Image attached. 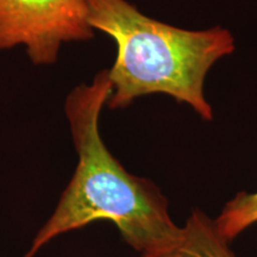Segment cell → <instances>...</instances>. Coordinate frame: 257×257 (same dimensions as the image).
<instances>
[{
	"label": "cell",
	"instance_id": "6da1fadb",
	"mask_svg": "<svg viewBox=\"0 0 257 257\" xmlns=\"http://www.w3.org/2000/svg\"><path fill=\"white\" fill-rule=\"evenodd\" d=\"M111 93L108 70H101L91 83H81L67 95L64 112L78 165L23 257H36L62 234L99 220L113 223L141 257H175L178 252L182 227L169 216L165 195L153 181L130 174L101 140L99 117Z\"/></svg>",
	"mask_w": 257,
	"mask_h": 257
},
{
	"label": "cell",
	"instance_id": "7a4b0ae2",
	"mask_svg": "<svg viewBox=\"0 0 257 257\" xmlns=\"http://www.w3.org/2000/svg\"><path fill=\"white\" fill-rule=\"evenodd\" d=\"M88 8L93 30L108 35L117 44V57L108 69V107L124 108L140 96L160 93L212 120L204 82L213 64L234 50L229 30L173 27L148 17L127 0H88Z\"/></svg>",
	"mask_w": 257,
	"mask_h": 257
},
{
	"label": "cell",
	"instance_id": "3957f363",
	"mask_svg": "<svg viewBox=\"0 0 257 257\" xmlns=\"http://www.w3.org/2000/svg\"><path fill=\"white\" fill-rule=\"evenodd\" d=\"M88 0H0V50L23 46L31 62H56L61 46L91 40Z\"/></svg>",
	"mask_w": 257,
	"mask_h": 257
},
{
	"label": "cell",
	"instance_id": "277c9868",
	"mask_svg": "<svg viewBox=\"0 0 257 257\" xmlns=\"http://www.w3.org/2000/svg\"><path fill=\"white\" fill-rule=\"evenodd\" d=\"M218 233L214 219L194 210L182 226V240L175 257H237Z\"/></svg>",
	"mask_w": 257,
	"mask_h": 257
},
{
	"label": "cell",
	"instance_id": "5b68a950",
	"mask_svg": "<svg viewBox=\"0 0 257 257\" xmlns=\"http://www.w3.org/2000/svg\"><path fill=\"white\" fill-rule=\"evenodd\" d=\"M257 223V192L238 193L225 205L221 213L214 219L218 233L232 240L244 230Z\"/></svg>",
	"mask_w": 257,
	"mask_h": 257
}]
</instances>
